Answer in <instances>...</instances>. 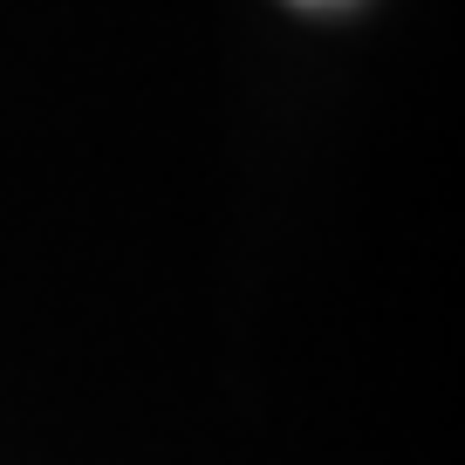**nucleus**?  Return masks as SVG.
<instances>
[{"instance_id": "nucleus-1", "label": "nucleus", "mask_w": 465, "mask_h": 465, "mask_svg": "<svg viewBox=\"0 0 465 465\" xmlns=\"http://www.w3.org/2000/svg\"><path fill=\"white\" fill-rule=\"evenodd\" d=\"M302 7H335V0H302Z\"/></svg>"}]
</instances>
